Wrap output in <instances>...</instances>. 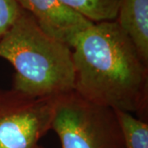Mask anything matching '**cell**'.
I'll return each mask as SVG.
<instances>
[{
	"instance_id": "9",
	"label": "cell",
	"mask_w": 148,
	"mask_h": 148,
	"mask_svg": "<svg viewBox=\"0 0 148 148\" xmlns=\"http://www.w3.org/2000/svg\"><path fill=\"white\" fill-rule=\"evenodd\" d=\"M22 10L16 0H0V40L14 25Z\"/></svg>"
},
{
	"instance_id": "5",
	"label": "cell",
	"mask_w": 148,
	"mask_h": 148,
	"mask_svg": "<svg viewBox=\"0 0 148 148\" xmlns=\"http://www.w3.org/2000/svg\"><path fill=\"white\" fill-rule=\"evenodd\" d=\"M30 13L49 36L73 49L79 36L91 27V22L69 8L60 0H16Z\"/></svg>"
},
{
	"instance_id": "7",
	"label": "cell",
	"mask_w": 148,
	"mask_h": 148,
	"mask_svg": "<svg viewBox=\"0 0 148 148\" xmlns=\"http://www.w3.org/2000/svg\"><path fill=\"white\" fill-rule=\"evenodd\" d=\"M93 23L115 21L120 0H60Z\"/></svg>"
},
{
	"instance_id": "2",
	"label": "cell",
	"mask_w": 148,
	"mask_h": 148,
	"mask_svg": "<svg viewBox=\"0 0 148 148\" xmlns=\"http://www.w3.org/2000/svg\"><path fill=\"white\" fill-rule=\"evenodd\" d=\"M0 58L15 70L12 89L36 98L74 90L73 49L49 36L25 10L0 40Z\"/></svg>"
},
{
	"instance_id": "6",
	"label": "cell",
	"mask_w": 148,
	"mask_h": 148,
	"mask_svg": "<svg viewBox=\"0 0 148 148\" xmlns=\"http://www.w3.org/2000/svg\"><path fill=\"white\" fill-rule=\"evenodd\" d=\"M115 21L148 65V0H120Z\"/></svg>"
},
{
	"instance_id": "1",
	"label": "cell",
	"mask_w": 148,
	"mask_h": 148,
	"mask_svg": "<svg viewBox=\"0 0 148 148\" xmlns=\"http://www.w3.org/2000/svg\"><path fill=\"white\" fill-rule=\"evenodd\" d=\"M72 49L75 91L148 122V65L116 21L94 23Z\"/></svg>"
},
{
	"instance_id": "8",
	"label": "cell",
	"mask_w": 148,
	"mask_h": 148,
	"mask_svg": "<svg viewBox=\"0 0 148 148\" xmlns=\"http://www.w3.org/2000/svg\"><path fill=\"white\" fill-rule=\"evenodd\" d=\"M124 138L125 148H148V122L132 114L116 110Z\"/></svg>"
},
{
	"instance_id": "4",
	"label": "cell",
	"mask_w": 148,
	"mask_h": 148,
	"mask_svg": "<svg viewBox=\"0 0 148 148\" xmlns=\"http://www.w3.org/2000/svg\"><path fill=\"white\" fill-rule=\"evenodd\" d=\"M57 96L0 88V148H35L50 130Z\"/></svg>"
},
{
	"instance_id": "10",
	"label": "cell",
	"mask_w": 148,
	"mask_h": 148,
	"mask_svg": "<svg viewBox=\"0 0 148 148\" xmlns=\"http://www.w3.org/2000/svg\"><path fill=\"white\" fill-rule=\"evenodd\" d=\"M35 148H45V147H41V146H40V145H37L36 147Z\"/></svg>"
},
{
	"instance_id": "3",
	"label": "cell",
	"mask_w": 148,
	"mask_h": 148,
	"mask_svg": "<svg viewBox=\"0 0 148 148\" xmlns=\"http://www.w3.org/2000/svg\"><path fill=\"white\" fill-rule=\"evenodd\" d=\"M50 130L61 148H125L116 110L74 90L56 97Z\"/></svg>"
}]
</instances>
